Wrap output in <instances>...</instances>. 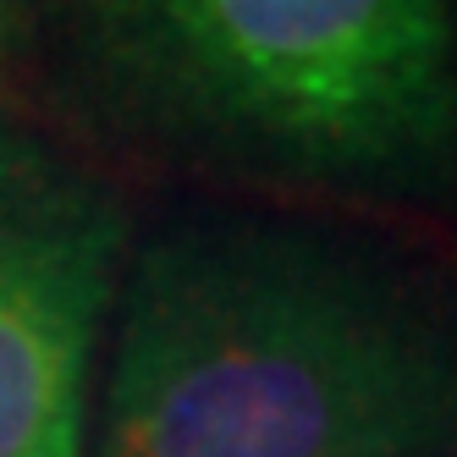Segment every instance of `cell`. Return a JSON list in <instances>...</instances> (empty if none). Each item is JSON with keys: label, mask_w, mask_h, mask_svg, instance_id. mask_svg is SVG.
Here are the masks:
<instances>
[{"label": "cell", "mask_w": 457, "mask_h": 457, "mask_svg": "<svg viewBox=\"0 0 457 457\" xmlns=\"http://www.w3.org/2000/svg\"><path fill=\"white\" fill-rule=\"evenodd\" d=\"M88 116L232 199L457 204L446 0H67Z\"/></svg>", "instance_id": "7a4b0ae2"}, {"label": "cell", "mask_w": 457, "mask_h": 457, "mask_svg": "<svg viewBox=\"0 0 457 457\" xmlns=\"http://www.w3.org/2000/svg\"><path fill=\"white\" fill-rule=\"evenodd\" d=\"M446 17H452V67H457V0H446Z\"/></svg>", "instance_id": "5b68a950"}, {"label": "cell", "mask_w": 457, "mask_h": 457, "mask_svg": "<svg viewBox=\"0 0 457 457\" xmlns=\"http://www.w3.org/2000/svg\"><path fill=\"white\" fill-rule=\"evenodd\" d=\"M12 45V0H0V55Z\"/></svg>", "instance_id": "277c9868"}, {"label": "cell", "mask_w": 457, "mask_h": 457, "mask_svg": "<svg viewBox=\"0 0 457 457\" xmlns=\"http://www.w3.org/2000/svg\"><path fill=\"white\" fill-rule=\"evenodd\" d=\"M88 457H457V243L232 193L133 226Z\"/></svg>", "instance_id": "6da1fadb"}, {"label": "cell", "mask_w": 457, "mask_h": 457, "mask_svg": "<svg viewBox=\"0 0 457 457\" xmlns=\"http://www.w3.org/2000/svg\"><path fill=\"white\" fill-rule=\"evenodd\" d=\"M127 243L121 187L0 116V457H88L94 364Z\"/></svg>", "instance_id": "3957f363"}]
</instances>
